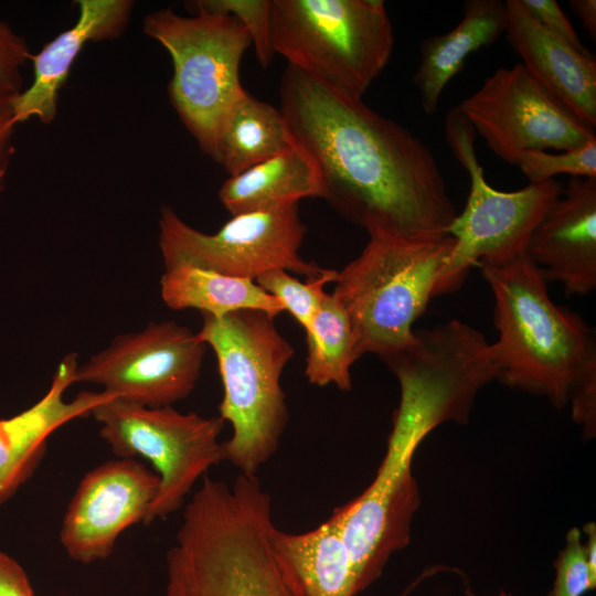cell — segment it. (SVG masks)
<instances>
[{"mask_svg":"<svg viewBox=\"0 0 596 596\" xmlns=\"http://www.w3.org/2000/svg\"><path fill=\"white\" fill-rule=\"evenodd\" d=\"M279 100L296 145L312 159L322 195L370 236L436 241L457 216L430 149L362 99L287 65Z\"/></svg>","mask_w":596,"mask_h":596,"instance_id":"cell-1","label":"cell"},{"mask_svg":"<svg viewBox=\"0 0 596 596\" xmlns=\"http://www.w3.org/2000/svg\"><path fill=\"white\" fill-rule=\"evenodd\" d=\"M479 265L494 299L499 338L489 343V353L496 379L564 407L574 375L596 352L592 329L578 313L552 301L547 281L526 253L504 264Z\"/></svg>","mask_w":596,"mask_h":596,"instance_id":"cell-2","label":"cell"},{"mask_svg":"<svg viewBox=\"0 0 596 596\" xmlns=\"http://www.w3.org/2000/svg\"><path fill=\"white\" fill-rule=\"evenodd\" d=\"M397 380L400 405L376 476L359 497L331 515L350 553L360 592L381 576L394 552L408 544L419 505L411 467L416 448L436 426L458 416L453 395L437 380L419 372L403 373Z\"/></svg>","mask_w":596,"mask_h":596,"instance_id":"cell-3","label":"cell"},{"mask_svg":"<svg viewBox=\"0 0 596 596\" xmlns=\"http://www.w3.org/2000/svg\"><path fill=\"white\" fill-rule=\"evenodd\" d=\"M274 320L259 310L203 315L196 333L215 353L223 384L220 417L233 429L222 443L223 460L246 476H256L276 453L289 418L281 375L295 350Z\"/></svg>","mask_w":596,"mask_h":596,"instance_id":"cell-4","label":"cell"},{"mask_svg":"<svg viewBox=\"0 0 596 596\" xmlns=\"http://www.w3.org/2000/svg\"><path fill=\"white\" fill-rule=\"evenodd\" d=\"M453 245L450 235L426 242L370 236L338 270L332 296L348 312L359 356L384 360L415 342L412 326L435 297Z\"/></svg>","mask_w":596,"mask_h":596,"instance_id":"cell-5","label":"cell"},{"mask_svg":"<svg viewBox=\"0 0 596 596\" xmlns=\"http://www.w3.org/2000/svg\"><path fill=\"white\" fill-rule=\"evenodd\" d=\"M270 41L287 65L362 99L391 58L394 32L382 0H272Z\"/></svg>","mask_w":596,"mask_h":596,"instance_id":"cell-6","label":"cell"},{"mask_svg":"<svg viewBox=\"0 0 596 596\" xmlns=\"http://www.w3.org/2000/svg\"><path fill=\"white\" fill-rule=\"evenodd\" d=\"M189 11L190 17L170 8L150 12L142 30L169 53L171 105L200 149L213 159L222 120L246 92L240 66L252 39L232 15Z\"/></svg>","mask_w":596,"mask_h":596,"instance_id":"cell-7","label":"cell"},{"mask_svg":"<svg viewBox=\"0 0 596 596\" xmlns=\"http://www.w3.org/2000/svg\"><path fill=\"white\" fill-rule=\"evenodd\" d=\"M445 136L469 175L470 189L464 210L448 228L454 245L435 297L458 290L476 264L499 265L525 254L535 226L561 195V184L554 179L510 192L492 188L476 155V131L458 107L446 117Z\"/></svg>","mask_w":596,"mask_h":596,"instance_id":"cell-8","label":"cell"},{"mask_svg":"<svg viewBox=\"0 0 596 596\" xmlns=\"http://www.w3.org/2000/svg\"><path fill=\"white\" fill-rule=\"evenodd\" d=\"M91 415L118 458L142 457L157 470L160 485L143 524L178 511L199 478L223 460L219 437L225 422L220 416L147 407L117 397L98 404Z\"/></svg>","mask_w":596,"mask_h":596,"instance_id":"cell-9","label":"cell"},{"mask_svg":"<svg viewBox=\"0 0 596 596\" xmlns=\"http://www.w3.org/2000/svg\"><path fill=\"white\" fill-rule=\"evenodd\" d=\"M306 232L299 203L232 215L213 234L192 227L173 209L163 206L159 247L166 268L189 264L254 281L262 274L280 268L308 279L327 268L300 256Z\"/></svg>","mask_w":596,"mask_h":596,"instance_id":"cell-10","label":"cell"},{"mask_svg":"<svg viewBox=\"0 0 596 596\" xmlns=\"http://www.w3.org/2000/svg\"><path fill=\"white\" fill-rule=\"evenodd\" d=\"M490 150L510 164L523 151L584 147L594 128L536 82L521 63L499 67L458 106Z\"/></svg>","mask_w":596,"mask_h":596,"instance_id":"cell-11","label":"cell"},{"mask_svg":"<svg viewBox=\"0 0 596 596\" xmlns=\"http://www.w3.org/2000/svg\"><path fill=\"white\" fill-rule=\"evenodd\" d=\"M205 350L189 328L171 320L151 322L116 337L78 365L75 382L100 385L104 392L141 406H171L194 390Z\"/></svg>","mask_w":596,"mask_h":596,"instance_id":"cell-12","label":"cell"},{"mask_svg":"<svg viewBox=\"0 0 596 596\" xmlns=\"http://www.w3.org/2000/svg\"><path fill=\"white\" fill-rule=\"evenodd\" d=\"M160 485L135 458L108 460L88 471L73 494L60 540L67 555L89 564L107 558L118 536L143 522Z\"/></svg>","mask_w":596,"mask_h":596,"instance_id":"cell-13","label":"cell"},{"mask_svg":"<svg viewBox=\"0 0 596 596\" xmlns=\"http://www.w3.org/2000/svg\"><path fill=\"white\" fill-rule=\"evenodd\" d=\"M163 596H294L275 560L270 534L246 528L205 538L167 566Z\"/></svg>","mask_w":596,"mask_h":596,"instance_id":"cell-14","label":"cell"},{"mask_svg":"<svg viewBox=\"0 0 596 596\" xmlns=\"http://www.w3.org/2000/svg\"><path fill=\"white\" fill-rule=\"evenodd\" d=\"M545 280L567 296L596 287V178H571L565 194L547 209L526 246Z\"/></svg>","mask_w":596,"mask_h":596,"instance_id":"cell-15","label":"cell"},{"mask_svg":"<svg viewBox=\"0 0 596 596\" xmlns=\"http://www.w3.org/2000/svg\"><path fill=\"white\" fill-rule=\"evenodd\" d=\"M76 353L58 364L44 396L25 411L0 421V507L33 475L46 450L49 437L62 425L91 415L100 403L115 396L83 391L72 401L64 392L75 383Z\"/></svg>","mask_w":596,"mask_h":596,"instance_id":"cell-16","label":"cell"},{"mask_svg":"<svg viewBox=\"0 0 596 596\" xmlns=\"http://www.w3.org/2000/svg\"><path fill=\"white\" fill-rule=\"evenodd\" d=\"M75 24L30 55L32 84L13 103L15 124L36 118L49 125L58 108V95L71 68L87 42L119 38L127 29L135 2L131 0H78Z\"/></svg>","mask_w":596,"mask_h":596,"instance_id":"cell-17","label":"cell"},{"mask_svg":"<svg viewBox=\"0 0 596 596\" xmlns=\"http://www.w3.org/2000/svg\"><path fill=\"white\" fill-rule=\"evenodd\" d=\"M507 40L526 72L592 128L596 126V60L545 30L521 0H507Z\"/></svg>","mask_w":596,"mask_h":596,"instance_id":"cell-18","label":"cell"},{"mask_svg":"<svg viewBox=\"0 0 596 596\" xmlns=\"http://www.w3.org/2000/svg\"><path fill=\"white\" fill-rule=\"evenodd\" d=\"M272 549L294 596H356L361 593L350 553L331 517L302 533L275 528Z\"/></svg>","mask_w":596,"mask_h":596,"instance_id":"cell-19","label":"cell"},{"mask_svg":"<svg viewBox=\"0 0 596 596\" xmlns=\"http://www.w3.org/2000/svg\"><path fill=\"white\" fill-rule=\"evenodd\" d=\"M505 26V2L467 0L462 19L453 30L422 42L413 83L425 114L436 113L445 87L461 71L468 56L494 43Z\"/></svg>","mask_w":596,"mask_h":596,"instance_id":"cell-20","label":"cell"},{"mask_svg":"<svg viewBox=\"0 0 596 596\" xmlns=\"http://www.w3.org/2000/svg\"><path fill=\"white\" fill-rule=\"evenodd\" d=\"M219 200L231 215L298 204L305 198H321L319 172L298 145L235 175L219 190Z\"/></svg>","mask_w":596,"mask_h":596,"instance_id":"cell-21","label":"cell"},{"mask_svg":"<svg viewBox=\"0 0 596 596\" xmlns=\"http://www.w3.org/2000/svg\"><path fill=\"white\" fill-rule=\"evenodd\" d=\"M160 292L171 309H196L214 318L238 310H259L273 317L285 311L283 304L254 280L189 264L166 268L160 279Z\"/></svg>","mask_w":596,"mask_h":596,"instance_id":"cell-22","label":"cell"},{"mask_svg":"<svg viewBox=\"0 0 596 596\" xmlns=\"http://www.w3.org/2000/svg\"><path fill=\"white\" fill-rule=\"evenodd\" d=\"M294 145L281 110L246 91L222 120L213 160L235 175Z\"/></svg>","mask_w":596,"mask_h":596,"instance_id":"cell-23","label":"cell"},{"mask_svg":"<svg viewBox=\"0 0 596 596\" xmlns=\"http://www.w3.org/2000/svg\"><path fill=\"white\" fill-rule=\"evenodd\" d=\"M306 343L305 375L309 383L350 391L351 366L360 356L348 312L332 294L327 292L306 332Z\"/></svg>","mask_w":596,"mask_h":596,"instance_id":"cell-24","label":"cell"},{"mask_svg":"<svg viewBox=\"0 0 596 596\" xmlns=\"http://www.w3.org/2000/svg\"><path fill=\"white\" fill-rule=\"evenodd\" d=\"M338 270L327 268L321 275L300 281L285 269H272L258 276L255 283L277 298L296 321L309 331L327 292L324 286L334 283Z\"/></svg>","mask_w":596,"mask_h":596,"instance_id":"cell-25","label":"cell"},{"mask_svg":"<svg viewBox=\"0 0 596 596\" xmlns=\"http://www.w3.org/2000/svg\"><path fill=\"white\" fill-rule=\"evenodd\" d=\"M272 0H195L188 10L201 9L237 19L248 31L256 57L263 67L269 66L275 53L270 41Z\"/></svg>","mask_w":596,"mask_h":596,"instance_id":"cell-26","label":"cell"},{"mask_svg":"<svg viewBox=\"0 0 596 596\" xmlns=\"http://www.w3.org/2000/svg\"><path fill=\"white\" fill-rule=\"evenodd\" d=\"M530 183L553 180L558 174L572 178H596V139L584 147L550 153L545 150H529L520 153L517 164Z\"/></svg>","mask_w":596,"mask_h":596,"instance_id":"cell-27","label":"cell"},{"mask_svg":"<svg viewBox=\"0 0 596 596\" xmlns=\"http://www.w3.org/2000/svg\"><path fill=\"white\" fill-rule=\"evenodd\" d=\"M581 538L577 528L567 532L565 546L554 562L555 579L549 596H583L587 590L595 589Z\"/></svg>","mask_w":596,"mask_h":596,"instance_id":"cell-28","label":"cell"},{"mask_svg":"<svg viewBox=\"0 0 596 596\" xmlns=\"http://www.w3.org/2000/svg\"><path fill=\"white\" fill-rule=\"evenodd\" d=\"M573 419L582 426L584 436L596 434V352L590 354L573 377L568 392Z\"/></svg>","mask_w":596,"mask_h":596,"instance_id":"cell-29","label":"cell"},{"mask_svg":"<svg viewBox=\"0 0 596 596\" xmlns=\"http://www.w3.org/2000/svg\"><path fill=\"white\" fill-rule=\"evenodd\" d=\"M30 55L25 39L0 19V86L17 94L22 92V68Z\"/></svg>","mask_w":596,"mask_h":596,"instance_id":"cell-30","label":"cell"},{"mask_svg":"<svg viewBox=\"0 0 596 596\" xmlns=\"http://www.w3.org/2000/svg\"><path fill=\"white\" fill-rule=\"evenodd\" d=\"M530 14L550 33L583 53H589L555 0H521Z\"/></svg>","mask_w":596,"mask_h":596,"instance_id":"cell-31","label":"cell"},{"mask_svg":"<svg viewBox=\"0 0 596 596\" xmlns=\"http://www.w3.org/2000/svg\"><path fill=\"white\" fill-rule=\"evenodd\" d=\"M18 94L0 86V191L3 190L9 168L14 156L13 103Z\"/></svg>","mask_w":596,"mask_h":596,"instance_id":"cell-32","label":"cell"},{"mask_svg":"<svg viewBox=\"0 0 596 596\" xmlns=\"http://www.w3.org/2000/svg\"><path fill=\"white\" fill-rule=\"evenodd\" d=\"M0 596H34L24 568L2 551H0Z\"/></svg>","mask_w":596,"mask_h":596,"instance_id":"cell-33","label":"cell"},{"mask_svg":"<svg viewBox=\"0 0 596 596\" xmlns=\"http://www.w3.org/2000/svg\"><path fill=\"white\" fill-rule=\"evenodd\" d=\"M570 6L579 18L583 26L587 30L593 40L596 39V1L595 0H571Z\"/></svg>","mask_w":596,"mask_h":596,"instance_id":"cell-34","label":"cell"},{"mask_svg":"<svg viewBox=\"0 0 596 596\" xmlns=\"http://www.w3.org/2000/svg\"><path fill=\"white\" fill-rule=\"evenodd\" d=\"M587 536L584 544L585 556L589 570L590 578L596 584V525L595 522H588L583 528Z\"/></svg>","mask_w":596,"mask_h":596,"instance_id":"cell-35","label":"cell"},{"mask_svg":"<svg viewBox=\"0 0 596 596\" xmlns=\"http://www.w3.org/2000/svg\"><path fill=\"white\" fill-rule=\"evenodd\" d=\"M466 596H477L471 590H466ZM497 596H510L504 589H501Z\"/></svg>","mask_w":596,"mask_h":596,"instance_id":"cell-36","label":"cell"}]
</instances>
